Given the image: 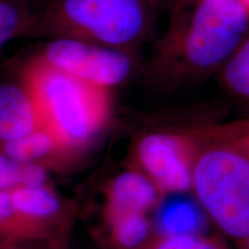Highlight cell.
Masks as SVG:
<instances>
[{"instance_id":"15","label":"cell","mask_w":249,"mask_h":249,"mask_svg":"<svg viewBox=\"0 0 249 249\" xmlns=\"http://www.w3.org/2000/svg\"><path fill=\"white\" fill-rule=\"evenodd\" d=\"M31 18L24 0H0V55L9 42L22 38Z\"/></svg>"},{"instance_id":"3","label":"cell","mask_w":249,"mask_h":249,"mask_svg":"<svg viewBox=\"0 0 249 249\" xmlns=\"http://www.w3.org/2000/svg\"><path fill=\"white\" fill-rule=\"evenodd\" d=\"M149 0H54L33 15L22 38L79 39L133 52L150 35Z\"/></svg>"},{"instance_id":"7","label":"cell","mask_w":249,"mask_h":249,"mask_svg":"<svg viewBox=\"0 0 249 249\" xmlns=\"http://www.w3.org/2000/svg\"><path fill=\"white\" fill-rule=\"evenodd\" d=\"M12 202L18 216L29 230L33 240L54 236L66 219V208L49 185L24 187L11 192Z\"/></svg>"},{"instance_id":"13","label":"cell","mask_w":249,"mask_h":249,"mask_svg":"<svg viewBox=\"0 0 249 249\" xmlns=\"http://www.w3.org/2000/svg\"><path fill=\"white\" fill-rule=\"evenodd\" d=\"M48 169L18 161L0 151V192L48 185Z\"/></svg>"},{"instance_id":"8","label":"cell","mask_w":249,"mask_h":249,"mask_svg":"<svg viewBox=\"0 0 249 249\" xmlns=\"http://www.w3.org/2000/svg\"><path fill=\"white\" fill-rule=\"evenodd\" d=\"M161 196L154 182L144 173L132 166L107 183L104 216L118 213L148 214Z\"/></svg>"},{"instance_id":"20","label":"cell","mask_w":249,"mask_h":249,"mask_svg":"<svg viewBox=\"0 0 249 249\" xmlns=\"http://www.w3.org/2000/svg\"><path fill=\"white\" fill-rule=\"evenodd\" d=\"M149 1H150L152 7H154V9L156 11V9L160 7L161 4H165V2L170 1V0H149Z\"/></svg>"},{"instance_id":"12","label":"cell","mask_w":249,"mask_h":249,"mask_svg":"<svg viewBox=\"0 0 249 249\" xmlns=\"http://www.w3.org/2000/svg\"><path fill=\"white\" fill-rule=\"evenodd\" d=\"M161 234H200L203 227V214L191 201L174 200L167 203L158 217Z\"/></svg>"},{"instance_id":"22","label":"cell","mask_w":249,"mask_h":249,"mask_svg":"<svg viewBox=\"0 0 249 249\" xmlns=\"http://www.w3.org/2000/svg\"><path fill=\"white\" fill-rule=\"evenodd\" d=\"M244 1H246V2H247V4L249 5V0H244Z\"/></svg>"},{"instance_id":"5","label":"cell","mask_w":249,"mask_h":249,"mask_svg":"<svg viewBox=\"0 0 249 249\" xmlns=\"http://www.w3.org/2000/svg\"><path fill=\"white\" fill-rule=\"evenodd\" d=\"M31 57L108 90L126 82L135 70L133 52L79 39H48Z\"/></svg>"},{"instance_id":"10","label":"cell","mask_w":249,"mask_h":249,"mask_svg":"<svg viewBox=\"0 0 249 249\" xmlns=\"http://www.w3.org/2000/svg\"><path fill=\"white\" fill-rule=\"evenodd\" d=\"M0 151L18 161L50 166L74 158L48 130L37 127L26 135L6 143Z\"/></svg>"},{"instance_id":"1","label":"cell","mask_w":249,"mask_h":249,"mask_svg":"<svg viewBox=\"0 0 249 249\" xmlns=\"http://www.w3.org/2000/svg\"><path fill=\"white\" fill-rule=\"evenodd\" d=\"M249 31L244 0H181L149 64L160 82H185L220 68Z\"/></svg>"},{"instance_id":"19","label":"cell","mask_w":249,"mask_h":249,"mask_svg":"<svg viewBox=\"0 0 249 249\" xmlns=\"http://www.w3.org/2000/svg\"><path fill=\"white\" fill-rule=\"evenodd\" d=\"M54 0H24L28 7L31 11V13L36 14L37 12L44 9L46 6H49L51 2H53Z\"/></svg>"},{"instance_id":"2","label":"cell","mask_w":249,"mask_h":249,"mask_svg":"<svg viewBox=\"0 0 249 249\" xmlns=\"http://www.w3.org/2000/svg\"><path fill=\"white\" fill-rule=\"evenodd\" d=\"M18 82L27 90L40 128L53 135L73 157L101 135L111 117V90L43 64L34 57L24 62Z\"/></svg>"},{"instance_id":"18","label":"cell","mask_w":249,"mask_h":249,"mask_svg":"<svg viewBox=\"0 0 249 249\" xmlns=\"http://www.w3.org/2000/svg\"><path fill=\"white\" fill-rule=\"evenodd\" d=\"M207 138L222 140L239 149L249 160V120L208 132Z\"/></svg>"},{"instance_id":"17","label":"cell","mask_w":249,"mask_h":249,"mask_svg":"<svg viewBox=\"0 0 249 249\" xmlns=\"http://www.w3.org/2000/svg\"><path fill=\"white\" fill-rule=\"evenodd\" d=\"M139 249H229L220 241L201 234L194 235H151Z\"/></svg>"},{"instance_id":"21","label":"cell","mask_w":249,"mask_h":249,"mask_svg":"<svg viewBox=\"0 0 249 249\" xmlns=\"http://www.w3.org/2000/svg\"><path fill=\"white\" fill-rule=\"evenodd\" d=\"M6 249H24V248H20L18 246V247H12V248H6ZM50 249H64V246L61 244H54V246H52Z\"/></svg>"},{"instance_id":"4","label":"cell","mask_w":249,"mask_h":249,"mask_svg":"<svg viewBox=\"0 0 249 249\" xmlns=\"http://www.w3.org/2000/svg\"><path fill=\"white\" fill-rule=\"evenodd\" d=\"M205 140L209 143L201 144L193 167L192 189L234 249H249V160L229 142Z\"/></svg>"},{"instance_id":"9","label":"cell","mask_w":249,"mask_h":249,"mask_svg":"<svg viewBox=\"0 0 249 249\" xmlns=\"http://www.w3.org/2000/svg\"><path fill=\"white\" fill-rule=\"evenodd\" d=\"M38 127L30 96L20 82H0V148Z\"/></svg>"},{"instance_id":"14","label":"cell","mask_w":249,"mask_h":249,"mask_svg":"<svg viewBox=\"0 0 249 249\" xmlns=\"http://www.w3.org/2000/svg\"><path fill=\"white\" fill-rule=\"evenodd\" d=\"M220 68H223V86L227 91L249 102V36L242 40Z\"/></svg>"},{"instance_id":"11","label":"cell","mask_w":249,"mask_h":249,"mask_svg":"<svg viewBox=\"0 0 249 249\" xmlns=\"http://www.w3.org/2000/svg\"><path fill=\"white\" fill-rule=\"evenodd\" d=\"M104 217L110 239L117 249H139L151 236L147 213H118Z\"/></svg>"},{"instance_id":"6","label":"cell","mask_w":249,"mask_h":249,"mask_svg":"<svg viewBox=\"0 0 249 249\" xmlns=\"http://www.w3.org/2000/svg\"><path fill=\"white\" fill-rule=\"evenodd\" d=\"M201 136L173 132L145 133L132 148L133 167L145 174L161 195L192 189L193 167Z\"/></svg>"},{"instance_id":"16","label":"cell","mask_w":249,"mask_h":249,"mask_svg":"<svg viewBox=\"0 0 249 249\" xmlns=\"http://www.w3.org/2000/svg\"><path fill=\"white\" fill-rule=\"evenodd\" d=\"M31 240L29 230L15 210L11 192H0V249L18 247Z\"/></svg>"}]
</instances>
